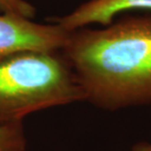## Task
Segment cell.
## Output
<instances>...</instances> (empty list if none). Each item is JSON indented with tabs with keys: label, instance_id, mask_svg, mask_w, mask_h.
<instances>
[{
	"label": "cell",
	"instance_id": "cell-3",
	"mask_svg": "<svg viewBox=\"0 0 151 151\" xmlns=\"http://www.w3.org/2000/svg\"><path fill=\"white\" fill-rule=\"evenodd\" d=\"M70 32L58 24L44 25L2 13L0 14V56L21 51H61Z\"/></svg>",
	"mask_w": 151,
	"mask_h": 151
},
{
	"label": "cell",
	"instance_id": "cell-7",
	"mask_svg": "<svg viewBox=\"0 0 151 151\" xmlns=\"http://www.w3.org/2000/svg\"><path fill=\"white\" fill-rule=\"evenodd\" d=\"M131 151H151V142H147V141L137 142L132 145Z\"/></svg>",
	"mask_w": 151,
	"mask_h": 151
},
{
	"label": "cell",
	"instance_id": "cell-5",
	"mask_svg": "<svg viewBox=\"0 0 151 151\" xmlns=\"http://www.w3.org/2000/svg\"><path fill=\"white\" fill-rule=\"evenodd\" d=\"M27 137L24 124L0 126V151H26Z\"/></svg>",
	"mask_w": 151,
	"mask_h": 151
},
{
	"label": "cell",
	"instance_id": "cell-4",
	"mask_svg": "<svg viewBox=\"0 0 151 151\" xmlns=\"http://www.w3.org/2000/svg\"><path fill=\"white\" fill-rule=\"evenodd\" d=\"M132 9L151 10V0H90L67 16L54 19V22L66 31L74 32L89 24L108 26L115 15Z\"/></svg>",
	"mask_w": 151,
	"mask_h": 151
},
{
	"label": "cell",
	"instance_id": "cell-1",
	"mask_svg": "<svg viewBox=\"0 0 151 151\" xmlns=\"http://www.w3.org/2000/svg\"><path fill=\"white\" fill-rule=\"evenodd\" d=\"M61 53L84 101L111 112L151 105V18L71 32Z\"/></svg>",
	"mask_w": 151,
	"mask_h": 151
},
{
	"label": "cell",
	"instance_id": "cell-2",
	"mask_svg": "<svg viewBox=\"0 0 151 151\" xmlns=\"http://www.w3.org/2000/svg\"><path fill=\"white\" fill-rule=\"evenodd\" d=\"M84 101L61 51L0 56V126L24 124L32 113Z\"/></svg>",
	"mask_w": 151,
	"mask_h": 151
},
{
	"label": "cell",
	"instance_id": "cell-6",
	"mask_svg": "<svg viewBox=\"0 0 151 151\" xmlns=\"http://www.w3.org/2000/svg\"><path fill=\"white\" fill-rule=\"evenodd\" d=\"M0 11L29 20L35 15V7L26 0H0Z\"/></svg>",
	"mask_w": 151,
	"mask_h": 151
}]
</instances>
